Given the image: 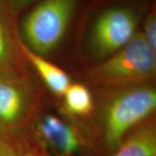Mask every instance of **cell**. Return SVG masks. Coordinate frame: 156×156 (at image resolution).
Segmentation results:
<instances>
[{
    "label": "cell",
    "instance_id": "obj_8",
    "mask_svg": "<svg viewBox=\"0 0 156 156\" xmlns=\"http://www.w3.org/2000/svg\"><path fill=\"white\" fill-rule=\"evenodd\" d=\"M109 156H156L154 125L147 124L136 129Z\"/></svg>",
    "mask_w": 156,
    "mask_h": 156
},
{
    "label": "cell",
    "instance_id": "obj_3",
    "mask_svg": "<svg viewBox=\"0 0 156 156\" xmlns=\"http://www.w3.org/2000/svg\"><path fill=\"white\" fill-rule=\"evenodd\" d=\"M77 0H44L24 17L22 33L26 46L42 55L53 50L61 42Z\"/></svg>",
    "mask_w": 156,
    "mask_h": 156
},
{
    "label": "cell",
    "instance_id": "obj_11",
    "mask_svg": "<svg viewBox=\"0 0 156 156\" xmlns=\"http://www.w3.org/2000/svg\"><path fill=\"white\" fill-rule=\"evenodd\" d=\"M0 156H34L21 140L0 138Z\"/></svg>",
    "mask_w": 156,
    "mask_h": 156
},
{
    "label": "cell",
    "instance_id": "obj_9",
    "mask_svg": "<svg viewBox=\"0 0 156 156\" xmlns=\"http://www.w3.org/2000/svg\"><path fill=\"white\" fill-rule=\"evenodd\" d=\"M8 11L0 1V73L15 70V35Z\"/></svg>",
    "mask_w": 156,
    "mask_h": 156
},
{
    "label": "cell",
    "instance_id": "obj_6",
    "mask_svg": "<svg viewBox=\"0 0 156 156\" xmlns=\"http://www.w3.org/2000/svg\"><path fill=\"white\" fill-rule=\"evenodd\" d=\"M37 135L42 145L56 156H72L80 148L76 131L55 115H47L39 120Z\"/></svg>",
    "mask_w": 156,
    "mask_h": 156
},
{
    "label": "cell",
    "instance_id": "obj_2",
    "mask_svg": "<svg viewBox=\"0 0 156 156\" xmlns=\"http://www.w3.org/2000/svg\"><path fill=\"white\" fill-rule=\"evenodd\" d=\"M156 108V91L150 86H135L123 90L108 103L103 118L104 144L115 151L122 144L125 134L147 116Z\"/></svg>",
    "mask_w": 156,
    "mask_h": 156
},
{
    "label": "cell",
    "instance_id": "obj_5",
    "mask_svg": "<svg viewBox=\"0 0 156 156\" xmlns=\"http://www.w3.org/2000/svg\"><path fill=\"white\" fill-rule=\"evenodd\" d=\"M137 23V13L128 7H114L101 13L91 36L95 55L104 57L122 48L136 33Z\"/></svg>",
    "mask_w": 156,
    "mask_h": 156
},
{
    "label": "cell",
    "instance_id": "obj_1",
    "mask_svg": "<svg viewBox=\"0 0 156 156\" xmlns=\"http://www.w3.org/2000/svg\"><path fill=\"white\" fill-rule=\"evenodd\" d=\"M155 72L156 54L142 34L136 32L122 48L91 69L89 76L95 83L127 86L151 80Z\"/></svg>",
    "mask_w": 156,
    "mask_h": 156
},
{
    "label": "cell",
    "instance_id": "obj_10",
    "mask_svg": "<svg viewBox=\"0 0 156 156\" xmlns=\"http://www.w3.org/2000/svg\"><path fill=\"white\" fill-rule=\"evenodd\" d=\"M69 112L76 115H87L93 109V100L89 89L82 84H70L64 93Z\"/></svg>",
    "mask_w": 156,
    "mask_h": 156
},
{
    "label": "cell",
    "instance_id": "obj_13",
    "mask_svg": "<svg viewBox=\"0 0 156 156\" xmlns=\"http://www.w3.org/2000/svg\"><path fill=\"white\" fill-rule=\"evenodd\" d=\"M36 0H3V5L11 13H17Z\"/></svg>",
    "mask_w": 156,
    "mask_h": 156
},
{
    "label": "cell",
    "instance_id": "obj_7",
    "mask_svg": "<svg viewBox=\"0 0 156 156\" xmlns=\"http://www.w3.org/2000/svg\"><path fill=\"white\" fill-rule=\"evenodd\" d=\"M23 54L36 69L46 86L55 95H63L70 85V79L60 68L35 53L24 44H20Z\"/></svg>",
    "mask_w": 156,
    "mask_h": 156
},
{
    "label": "cell",
    "instance_id": "obj_12",
    "mask_svg": "<svg viewBox=\"0 0 156 156\" xmlns=\"http://www.w3.org/2000/svg\"><path fill=\"white\" fill-rule=\"evenodd\" d=\"M141 34L152 51L156 54V17L154 12H151L147 16L144 24V32Z\"/></svg>",
    "mask_w": 156,
    "mask_h": 156
},
{
    "label": "cell",
    "instance_id": "obj_4",
    "mask_svg": "<svg viewBox=\"0 0 156 156\" xmlns=\"http://www.w3.org/2000/svg\"><path fill=\"white\" fill-rule=\"evenodd\" d=\"M33 93L28 82L16 70L0 73V133L3 138L20 140L32 106Z\"/></svg>",
    "mask_w": 156,
    "mask_h": 156
}]
</instances>
